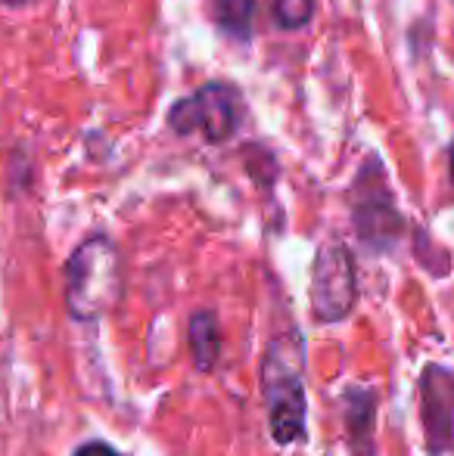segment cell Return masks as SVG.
I'll return each instance as SVG.
<instances>
[{
    "label": "cell",
    "mask_w": 454,
    "mask_h": 456,
    "mask_svg": "<svg viewBox=\"0 0 454 456\" xmlns=\"http://www.w3.org/2000/svg\"><path fill=\"white\" fill-rule=\"evenodd\" d=\"M261 397L268 410V432L280 447L305 438V338L286 330L268 342L261 357Z\"/></svg>",
    "instance_id": "obj_1"
},
{
    "label": "cell",
    "mask_w": 454,
    "mask_h": 456,
    "mask_svg": "<svg viewBox=\"0 0 454 456\" xmlns=\"http://www.w3.org/2000/svg\"><path fill=\"white\" fill-rule=\"evenodd\" d=\"M125 292L121 255L110 236H87L66 261V311L78 323L106 317Z\"/></svg>",
    "instance_id": "obj_2"
},
{
    "label": "cell",
    "mask_w": 454,
    "mask_h": 456,
    "mask_svg": "<svg viewBox=\"0 0 454 456\" xmlns=\"http://www.w3.org/2000/svg\"><path fill=\"white\" fill-rule=\"evenodd\" d=\"M243 118V102L236 87L212 81L202 85L200 91L187 100H177L169 112V125L177 134H194L202 131L209 143H225L236 134Z\"/></svg>",
    "instance_id": "obj_3"
},
{
    "label": "cell",
    "mask_w": 454,
    "mask_h": 456,
    "mask_svg": "<svg viewBox=\"0 0 454 456\" xmlns=\"http://www.w3.org/2000/svg\"><path fill=\"white\" fill-rule=\"evenodd\" d=\"M358 301V276L351 252L343 242H327L311 267V314L321 323H340Z\"/></svg>",
    "instance_id": "obj_4"
},
{
    "label": "cell",
    "mask_w": 454,
    "mask_h": 456,
    "mask_svg": "<svg viewBox=\"0 0 454 456\" xmlns=\"http://www.w3.org/2000/svg\"><path fill=\"white\" fill-rule=\"evenodd\" d=\"M420 419L426 432V451L442 456L454 447V372L430 363L420 372Z\"/></svg>",
    "instance_id": "obj_5"
},
{
    "label": "cell",
    "mask_w": 454,
    "mask_h": 456,
    "mask_svg": "<svg viewBox=\"0 0 454 456\" xmlns=\"http://www.w3.org/2000/svg\"><path fill=\"white\" fill-rule=\"evenodd\" d=\"M355 224H358V233H361L370 246H383V242L399 233L401 221H399V215H395L392 202H389L386 186H383L380 196H374V199L367 196L355 205Z\"/></svg>",
    "instance_id": "obj_6"
},
{
    "label": "cell",
    "mask_w": 454,
    "mask_h": 456,
    "mask_svg": "<svg viewBox=\"0 0 454 456\" xmlns=\"http://www.w3.org/2000/svg\"><path fill=\"white\" fill-rule=\"evenodd\" d=\"M345 407V426H349V441L358 451V456L370 453V435H374V413H376V395L370 388H349L343 395ZM374 456V453H370Z\"/></svg>",
    "instance_id": "obj_7"
},
{
    "label": "cell",
    "mask_w": 454,
    "mask_h": 456,
    "mask_svg": "<svg viewBox=\"0 0 454 456\" xmlns=\"http://www.w3.org/2000/svg\"><path fill=\"white\" fill-rule=\"evenodd\" d=\"M187 345L194 366L200 372H212L221 361V330L212 311H196L187 323Z\"/></svg>",
    "instance_id": "obj_8"
},
{
    "label": "cell",
    "mask_w": 454,
    "mask_h": 456,
    "mask_svg": "<svg viewBox=\"0 0 454 456\" xmlns=\"http://www.w3.org/2000/svg\"><path fill=\"white\" fill-rule=\"evenodd\" d=\"M255 0H215V19L236 41H246L252 35Z\"/></svg>",
    "instance_id": "obj_9"
},
{
    "label": "cell",
    "mask_w": 454,
    "mask_h": 456,
    "mask_svg": "<svg viewBox=\"0 0 454 456\" xmlns=\"http://www.w3.org/2000/svg\"><path fill=\"white\" fill-rule=\"evenodd\" d=\"M311 12H315V0H274V19L286 31L309 25Z\"/></svg>",
    "instance_id": "obj_10"
},
{
    "label": "cell",
    "mask_w": 454,
    "mask_h": 456,
    "mask_svg": "<svg viewBox=\"0 0 454 456\" xmlns=\"http://www.w3.org/2000/svg\"><path fill=\"white\" fill-rule=\"evenodd\" d=\"M72 456H125V453L115 451V447L106 444V441H87V444H81Z\"/></svg>",
    "instance_id": "obj_11"
},
{
    "label": "cell",
    "mask_w": 454,
    "mask_h": 456,
    "mask_svg": "<svg viewBox=\"0 0 454 456\" xmlns=\"http://www.w3.org/2000/svg\"><path fill=\"white\" fill-rule=\"evenodd\" d=\"M0 4H6V6H22L25 0H0Z\"/></svg>",
    "instance_id": "obj_12"
},
{
    "label": "cell",
    "mask_w": 454,
    "mask_h": 456,
    "mask_svg": "<svg viewBox=\"0 0 454 456\" xmlns=\"http://www.w3.org/2000/svg\"><path fill=\"white\" fill-rule=\"evenodd\" d=\"M451 181H454V146H451Z\"/></svg>",
    "instance_id": "obj_13"
}]
</instances>
